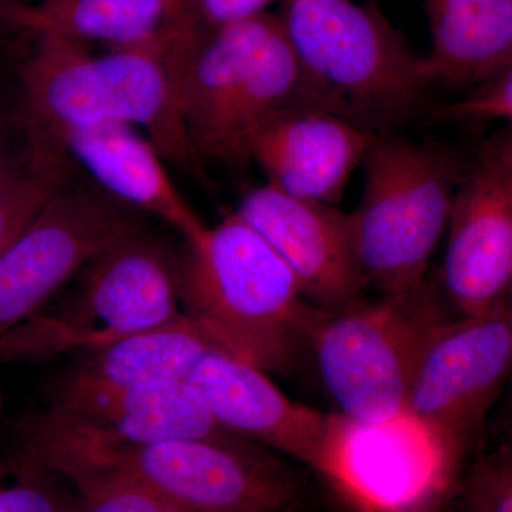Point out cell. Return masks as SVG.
<instances>
[{"label": "cell", "instance_id": "6da1fadb", "mask_svg": "<svg viewBox=\"0 0 512 512\" xmlns=\"http://www.w3.org/2000/svg\"><path fill=\"white\" fill-rule=\"evenodd\" d=\"M190 32L181 18L154 39L106 55L36 33L32 55L20 69L26 124L49 138L106 124L140 127L164 160L187 174H200L181 104Z\"/></svg>", "mask_w": 512, "mask_h": 512}, {"label": "cell", "instance_id": "7a4b0ae2", "mask_svg": "<svg viewBox=\"0 0 512 512\" xmlns=\"http://www.w3.org/2000/svg\"><path fill=\"white\" fill-rule=\"evenodd\" d=\"M26 453L67 481L89 474L126 478L187 512H284L303 477L271 448L238 436L109 446L60 429L42 414L20 429Z\"/></svg>", "mask_w": 512, "mask_h": 512}, {"label": "cell", "instance_id": "3957f363", "mask_svg": "<svg viewBox=\"0 0 512 512\" xmlns=\"http://www.w3.org/2000/svg\"><path fill=\"white\" fill-rule=\"evenodd\" d=\"M180 295L222 352L272 373H288L309 345L325 309L271 245L237 212L195 241L180 259Z\"/></svg>", "mask_w": 512, "mask_h": 512}, {"label": "cell", "instance_id": "277c9868", "mask_svg": "<svg viewBox=\"0 0 512 512\" xmlns=\"http://www.w3.org/2000/svg\"><path fill=\"white\" fill-rule=\"evenodd\" d=\"M181 104L201 165L249 163L252 141L269 120L311 104L279 15L259 13L211 30L192 25Z\"/></svg>", "mask_w": 512, "mask_h": 512}, {"label": "cell", "instance_id": "5b68a950", "mask_svg": "<svg viewBox=\"0 0 512 512\" xmlns=\"http://www.w3.org/2000/svg\"><path fill=\"white\" fill-rule=\"evenodd\" d=\"M306 97L377 134L409 117L431 84L382 13L355 0H282L279 13Z\"/></svg>", "mask_w": 512, "mask_h": 512}, {"label": "cell", "instance_id": "8992f818", "mask_svg": "<svg viewBox=\"0 0 512 512\" xmlns=\"http://www.w3.org/2000/svg\"><path fill=\"white\" fill-rule=\"evenodd\" d=\"M363 167L362 197L348 212L356 264L366 288L407 291L427 278L467 163L446 147L384 133Z\"/></svg>", "mask_w": 512, "mask_h": 512}, {"label": "cell", "instance_id": "52a82bcc", "mask_svg": "<svg viewBox=\"0 0 512 512\" xmlns=\"http://www.w3.org/2000/svg\"><path fill=\"white\" fill-rule=\"evenodd\" d=\"M441 292L427 276L407 291L359 299L320 319L309 346L340 414L379 421L406 409L421 350L446 320Z\"/></svg>", "mask_w": 512, "mask_h": 512}, {"label": "cell", "instance_id": "ba28073f", "mask_svg": "<svg viewBox=\"0 0 512 512\" xmlns=\"http://www.w3.org/2000/svg\"><path fill=\"white\" fill-rule=\"evenodd\" d=\"M82 288L55 316L33 315L0 340V365L96 349L180 318V259L146 229L84 266Z\"/></svg>", "mask_w": 512, "mask_h": 512}, {"label": "cell", "instance_id": "9c48e42d", "mask_svg": "<svg viewBox=\"0 0 512 512\" xmlns=\"http://www.w3.org/2000/svg\"><path fill=\"white\" fill-rule=\"evenodd\" d=\"M463 457L406 409L379 421L332 413L315 471L360 512H419L447 503Z\"/></svg>", "mask_w": 512, "mask_h": 512}, {"label": "cell", "instance_id": "30bf717a", "mask_svg": "<svg viewBox=\"0 0 512 512\" xmlns=\"http://www.w3.org/2000/svg\"><path fill=\"white\" fill-rule=\"evenodd\" d=\"M146 229V214L99 185L62 188L0 254V340L97 255Z\"/></svg>", "mask_w": 512, "mask_h": 512}, {"label": "cell", "instance_id": "8fae6325", "mask_svg": "<svg viewBox=\"0 0 512 512\" xmlns=\"http://www.w3.org/2000/svg\"><path fill=\"white\" fill-rule=\"evenodd\" d=\"M511 379L512 319L507 305L485 315L446 319L421 350L406 410L466 454Z\"/></svg>", "mask_w": 512, "mask_h": 512}, {"label": "cell", "instance_id": "7c38bea8", "mask_svg": "<svg viewBox=\"0 0 512 512\" xmlns=\"http://www.w3.org/2000/svg\"><path fill=\"white\" fill-rule=\"evenodd\" d=\"M439 276L463 316L507 305L512 284V127L484 141L467 163L447 225Z\"/></svg>", "mask_w": 512, "mask_h": 512}, {"label": "cell", "instance_id": "4fadbf2b", "mask_svg": "<svg viewBox=\"0 0 512 512\" xmlns=\"http://www.w3.org/2000/svg\"><path fill=\"white\" fill-rule=\"evenodd\" d=\"M40 413L74 436L109 446L235 436L220 426L188 382L96 387L55 379Z\"/></svg>", "mask_w": 512, "mask_h": 512}, {"label": "cell", "instance_id": "5bb4252c", "mask_svg": "<svg viewBox=\"0 0 512 512\" xmlns=\"http://www.w3.org/2000/svg\"><path fill=\"white\" fill-rule=\"evenodd\" d=\"M235 212L281 256L313 305L339 311L359 301L366 285L348 212L293 197L269 183L249 190Z\"/></svg>", "mask_w": 512, "mask_h": 512}, {"label": "cell", "instance_id": "9a60e30c", "mask_svg": "<svg viewBox=\"0 0 512 512\" xmlns=\"http://www.w3.org/2000/svg\"><path fill=\"white\" fill-rule=\"evenodd\" d=\"M377 136L342 114L296 104L259 130L249 160L279 190L336 207Z\"/></svg>", "mask_w": 512, "mask_h": 512}, {"label": "cell", "instance_id": "2e32d148", "mask_svg": "<svg viewBox=\"0 0 512 512\" xmlns=\"http://www.w3.org/2000/svg\"><path fill=\"white\" fill-rule=\"evenodd\" d=\"M188 383L229 433L315 470L330 414L295 402L264 370L220 349L198 363Z\"/></svg>", "mask_w": 512, "mask_h": 512}, {"label": "cell", "instance_id": "e0dca14e", "mask_svg": "<svg viewBox=\"0 0 512 512\" xmlns=\"http://www.w3.org/2000/svg\"><path fill=\"white\" fill-rule=\"evenodd\" d=\"M82 164L101 190L146 215H154L195 241L207 225L177 190L164 158L134 127L106 124L52 138Z\"/></svg>", "mask_w": 512, "mask_h": 512}, {"label": "cell", "instance_id": "ac0fdd59", "mask_svg": "<svg viewBox=\"0 0 512 512\" xmlns=\"http://www.w3.org/2000/svg\"><path fill=\"white\" fill-rule=\"evenodd\" d=\"M430 29L423 56L431 86L490 80L512 60V0H423Z\"/></svg>", "mask_w": 512, "mask_h": 512}, {"label": "cell", "instance_id": "d6986e66", "mask_svg": "<svg viewBox=\"0 0 512 512\" xmlns=\"http://www.w3.org/2000/svg\"><path fill=\"white\" fill-rule=\"evenodd\" d=\"M214 349L204 329L183 313L158 328L79 352L77 362L56 380L96 387L183 383Z\"/></svg>", "mask_w": 512, "mask_h": 512}, {"label": "cell", "instance_id": "ffe728a7", "mask_svg": "<svg viewBox=\"0 0 512 512\" xmlns=\"http://www.w3.org/2000/svg\"><path fill=\"white\" fill-rule=\"evenodd\" d=\"M184 15V0H39L8 3L2 18L33 33L82 43L138 45L165 32Z\"/></svg>", "mask_w": 512, "mask_h": 512}, {"label": "cell", "instance_id": "44dd1931", "mask_svg": "<svg viewBox=\"0 0 512 512\" xmlns=\"http://www.w3.org/2000/svg\"><path fill=\"white\" fill-rule=\"evenodd\" d=\"M70 161L72 158L56 141L37 134L28 163L0 183V254L66 187Z\"/></svg>", "mask_w": 512, "mask_h": 512}, {"label": "cell", "instance_id": "7402d4cb", "mask_svg": "<svg viewBox=\"0 0 512 512\" xmlns=\"http://www.w3.org/2000/svg\"><path fill=\"white\" fill-rule=\"evenodd\" d=\"M70 487L66 478L20 448L0 458V512H73L76 491Z\"/></svg>", "mask_w": 512, "mask_h": 512}, {"label": "cell", "instance_id": "603a6c76", "mask_svg": "<svg viewBox=\"0 0 512 512\" xmlns=\"http://www.w3.org/2000/svg\"><path fill=\"white\" fill-rule=\"evenodd\" d=\"M69 483L76 491L73 512H187L126 478L89 474Z\"/></svg>", "mask_w": 512, "mask_h": 512}, {"label": "cell", "instance_id": "cb8c5ba5", "mask_svg": "<svg viewBox=\"0 0 512 512\" xmlns=\"http://www.w3.org/2000/svg\"><path fill=\"white\" fill-rule=\"evenodd\" d=\"M458 512H512V440L473 464L461 484Z\"/></svg>", "mask_w": 512, "mask_h": 512}, {"label": "cell", "instance_id": "d4e9b609", "mask_svg": "<svg viewBox=\"0 0 512 512\" xmlns=\"http://www.w3.org/2000/svg\"><path fill=\"white\" fill-rule=\"evenodd\" d=\"M440 120L512 121V60L487 82L470 90L466 96L436 110Z\"/></svg>", "mask_w": 512, "mask_h": 512}, {"label": "cell", "instance_id": "484cf974", "mask_svg": "<svg viewBox=\"0 0 512 512\" xmlns=\"http://www.w3.org/2000/svg\"><path fill=\"white\" fill-rule=\"evenodd\" d=\"M276 0H184V13L198 28L211 30L266 12Z\"/></svg>", "mask_w": 512, "mask_h": 512}, {"label": "cell", "instance_id": "4316f807", "mask_svg": "<svg viewBox=\"0 0 512 512\" xmlns=\"http://www.w3.org/2000/svg\"><path fill=\"white\" fill-rule=\"evenodd\" d=\"M36 136H33L32 144L28 150L23 153H16L12 146H9L2 136H0V183L10 175L15 174L16 171L20 170L26 163H28L30 156L33 154V150L36 147Z\"/></svg>", "mask_w": 512, "mask_h": 512}, {"label": "cell", "instance_id": "83f0119b", "mask_svg": "<svg viewBox=\"0 0 512 512\" xmlns=\"http://www.w3.org/2000/svg\"><path fill=\"white\" fill-rule=\"evenodd\" d=\"M444 507H446V504L431 505V507L424 508L419 512H444Z\"/></svg>", "mask_w": 512, "mask_h": 512}, {"label": "cell", "instance_id": "f1b7e54d", "mask_svg": "<svg viewBox=\"0 0 512 512\" xmlns=\"http://www.w3.org/2000/svg\"><path fill=\"white\" fill-rule=\"evenodd\" d=\"M507 308H508V312H510V316L512 319V284H511L510 293H508Z\"/></svg>", "mask_w": 512, "mask_h": 512}, {"label": "cell", "instance_id": "f546056e", "mask_svg": "<svg viewBox=\"0 0 512 512\" xmlns=\"http://www.w3.org/2000/svg\"><path fill=\"white\" fill-rule=\"evenodd\" d=\"M2 413H3V394H2V389H0V420H2Z\"/></svg>", "mask_w": 512, "mask_h": 512}, {"label": "cell", "instance_id": "4dcf8cb0", "mask_svg": "<svg viewBox=\"0 0 512 512\" xmlns=\"http://www.w3.org/2000/svg\"><path fill=\"white\" fill-rule=\"evenodd\" d=\"M8 5V0H0V16H2L3 9Z\"/></svg>", "mask_w": 512, "mask_h": 512}, {"label": "cell", "instance_id": "1f68e13d", "mask_svg": "<svg viewBox=\"0 0 512 512\" xmlns=\"http://www.w3.org/2000/svg\"><path fill=\"white\" fill-rule=\"evenodd\" d=\"M508 126L512 127V121H511V123H508Z\"/></svg>", "mask_w": 512, "mask_h": 512}, {"label": "cell", "instance_id": "d6a6232c", "mask_svg": "<svg viewBox=\"0 0 512 512\" xmlns=\"http://www.w3.org/2000/svg\"><path fill=\"white\" fill-rule=\"evenodd\" d=\"M511 440H512V437H511Z\"/></svg>", "mask_w": 512, "mask_h": 512}, {"label": "cell", "instance_id": "836d02e7", "mask_svg": "<svg viewBox=\"0 0 512 512\" xmlns=\"http://www.w3.org/2000/svg\"><path fill=\"white\" fill-rule=\"evenodd\" d=\"M511 382H512V380H511Z\"/></svg>", "mask_w": 512, "mask_h": 512}]
</instances>
